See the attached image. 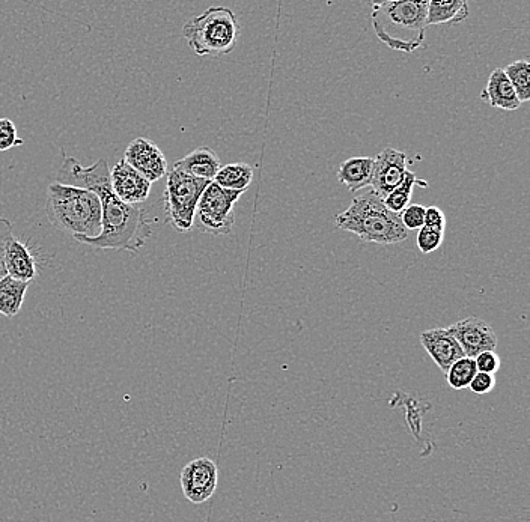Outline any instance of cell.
<instances>
[{
    "label": "cell",
    "instance_id": "obj_1",
    "mask_svg": "<svg viewBox=\"0 0 530 522\" xmlns=\"http://www.w3.org/2000/svg\"><path fill=\"white\" fill-rule=\"evenodd\" d=\"M64 154L55 183L94 192L101 201V232L95 238H76L79 243L101 250H127L136 253L153 237V223L142 207H131L116 198L110 184L106 158L83 167Z\"/></svg>",
    "mask_w": 530,
    "mask_h": 522
},
{
    "label": "cell",
    "instance_id": "obj_2",
    "mask_svg": "<svg viewBox=\"0 0 530 522\" xmlns=\"http://www.w3.org/2000/svg\"><path fill=\"white\" fill-rule=\"evenodd\" d=\"M428 2L389 0L372 5V28L381 43L396 52L412 53L424 44Z\"/></svg>",
    "mask_w": 530,
    "mask_h": 522
},
{
    "label": "cell",
    "instance_id": "obj_3",
    "mask_svg": "<svg viewBox=\"0 0 530 522\" xmlns=\"http://www.w3.org/2000/svg\"><path fill=\"white\" fill-rule=\"evenodd\" d=\"M46 214L55 228L74 238H95L101 232V201L94 192L52 183L47 189Z\"/></svg>",
    "mask_w": 530,
    "mask_h": 522
},
{
    "label": "cell",
    "instance_id": "obj_4",
    "mask_svg": "<svg viewBox=\"0 0 530 522\" xmlns=\"http://www.w3.org/2000/svg\"><path fill=\"white\" fill-rule=\"evenodd\" d=\"M336 226L365 243L398 244L409 237L400 214L387 210L383 199L372 190L356 196L350 207L336 216Z\"/></svg>",
    "mask_w": 530,
    "mask_h": 522
},
{
    "label": "cell",
    "instance_id": "obj_5",
    "mask_svg": "<svg viewBox=\"0 0 530 522\" xmlns=\"http://www.w3.org/2000/svg\"><path fill=\"white\" fill-rule=\"evenodd\" d=\"M240 25L229 8L211 7L187 20L183 37L198 56L228 55L237 44Z\"/></svg>",
    "mask_w": 530,
    "mask_h": 522
},
{
    "label": "cell",
    "instance_id": "obj_6",
    "mask_svg": "<svg viewBox=\"0 0 530 522\" xmlns=\"http://www.w3.org/2000/svg\"><path fill=\"white\" fill-rule=\"evenodd\" d=\"M213 183V181H211ZM208 181L190 177L181 170L172 169L166 178L165 193H163V210L166 222L180 232L186 234L195 226L196 208L202 193L207 189Z\"/></svg>",
    "mask_w": 530,
    "mask_h": 522
},
{
    "label": "cell",
    "instance_id": "obj_7",
    "mask_svg": "<svg viewBox=\"0 0 530 522\" xmlns=\"http://www.w3.org/2000/svg\"><path fill=\"white\" fill-rule=\"evenodd\" d=\"M243 192L222 189L210 183L202 193L196 208L195 225L205 234L228 235L234 228V208Z\"/></svg>",
    "mask_w": 530,
    "mask_h": 522
},
{
    "label": "cell",
    "instance_id": "obj_8",
    "mask_svg": "<svg viewBox=\"0 0 530 522\" xmlns=\"http://www.w3.org/2000/svg\"><path fill=\"white\" fill-rule=\"evenodd\" d=\"M181 489L193 504H202L213 497L219 482V468L210 458H196L181 471Z\"/></svg>",
    "mask_w": 530,
    "mask_h": 522
},
{
    "label": "cell",
    "instance_id": "obj_9",
    "mask_svg": "<svg viewBox=\"0 0 530 522\" xmlns=\"http://www.w3.org/2000/svg\"><path fill=\"white\" fill-rule=\"evenodd\" d=\"M409 173V158L398 149L386 148L374 157V172H372V192L378 198L384 199L396 187L403 183Z\"/></svg>",
    "mask_w": 530,
    "mask_h": 522
},
{
    "label": "cell",
    "instance_id": "obj_10",
    "mask_svg": "<svg viewBox=\"0 0 530 522\" xmlns=\"http://www.w3.org/2000/svg\"><path fill=\"white\" fill-rule=\"evenodd\" d=\"M124 160L151 184L168 175V160L153 140L138 137L128 143Z\"/></svg>",
    "mask_w": 530,
    "mask_h": 522
},
{
    "label": "cell",
    "instance_id": "obj_11",
    "mask_svg": "<svg viewBox=\"0 0 530 522\" xmlns=\"http://www.w3.org/2000/svg\"><path fill=\"white\" fill-rule=\"evenodd\" d=\"M448 330L461 346L464 356L470 359L497 348V336L491 325L475 316L455 322Z\"/></svg>",
    "mask_w": 530,
    "mask_h": 522
},
{
    "label": "cell",
    "instance_id": "obj_12",
    "mask_svg": "<svg viewBox=\"0 0 530 522\" xmlns=\"http://www.w3.org/2000/svg\"><path fill=\"white\" fill-rule=\"evenodd\" d=\"M110 184L119 201L131 207H139L150 196V181L145 180L141 173L136 172L127 161L121 160L110 169Z\"/></svg>",
    "mask_w": 530,
    "mask_h": 522
},
{
    "label": "cell",
    "instance_id": "obj_13",
    "mask_svg": "<svg viewBox=\"0 0 530 522\" xmlns=\"http://www.w3.org/2000/svg\"><path fill=\"white\" fill-rule=\"evenodd\" d=\"M421 343L428 356L445 374L457 360L466 357L448 328H433V330L424 331L421 334Z\"/></svg>",
    "mask_w": 530,
    "mask_h": 522
},
{
    "label": "cell",
    "instance_id": "obj_14",
    "mask_svg": "<svg viewBox=\"0 0 530 522\" xmlns=\"http://www.w3.org/2000/svg\"><path fill=\"white\" fill-rule=\"evenodd\" d=\"M5 270L7 276L19 282L31 283L37 277V259L29 247L14 235L5 252Z\"/></svg>",
    "mask_w": 530,
    "mask_h": 522
},
{
    "label": "cell",
    "instance_id": "obj_15",
    "mask_svg": "<svg viewBox=\"0 0 530 522\" xmlns=\"http://www.w3.org/2000/svg\"><path fill=\"white\" fill-rule=\"evenodd\" d=\"M220 167H222V163H220V158L217 157L216 152L208 148V146H199L195 151L187 154L186 157L175 161L172 169L181 170V172L187 173L190 177L211 183L216 178Z\"/></svg>",
    "mask_w": 530,
    "mask_h": 522
},
{
    "label": "cell",
    "instance_id": "obj_16",
    "mask_svg": "<svg viewBox=\"0 0 530 522\" xmlns=\"http://www.w3.org/2000/svg\"><path fill=\"white\" fill-rule=\"evenodd\" d=\"M481 98L494 109L508 110V112L517 110L521 106L517 94H515L514 88H512L511 82H509L502 68L491 71L487 86L481 92Z\"/></svg>",
    "mask_w": 530,
    "mask_h": 522
},
{
    "label": "cell",
    "instance_id": "obj_17",
    "mask_svg": "<svg viewBox=\"0 0 530 522\" xmlns=\"http://www.w3.org/2000/svg\"><path fill=\"white\" fill-rule=\"evenodd\" d=\"M372 172H374V157L348 158L339 166L338 180L351 193H356L371 186Z\"/></svg>",
    "mask_w": 530,
    "mask_h": 522
},
{
    "label": "cell",
    "instance_id": "obj_18",
    "mask_svg": "<svg viewBox=\"0 0 530 522\" xmlns=\"http://www.w3.org/2000/svg\"><path fill=\"white\" fill-rule=\"evenodd\" d=\"M469 14V5L464 0H433L428 2L427 26L461 23Z\"/></svg>",
    "mask_w": 530,
    "mask_h": 522
},
{
    "label": "cell",
    "instance_id": "obj_19",
    "mask_svg": "<svg viewBox=\"0 0 530 522\" xmlns=\"http://www.w3.org/2000/svg\"><path fill=\"white\" fill-rule=\"evenodd\" d=\"M28 288L29 283L19 282L10 276L0 279V315L7 318L19 315Z\"/></svg>",
    "mask_w": 530,
    "mask_h": 522
},
{
    "label": "cell",
    "instance_id": "obj_20",
    "mask_svg": "<svg viewBox=\"0 0 530 522\" xmlns=\"http://www.w3.org/2000/svg\"><path fill=\"white\" fill-rule=\"evenodd\" d=\"M253 180L252 166L246 163H232L220 167L214 183L232 192H246Z\"/></svg>",
    "mask_w": 530,
    "mask_h": 522
},
{
    "label": "cell",
    "instance_id": "obj_21",
    "mask_svg": "<svg viewBox=\"0 0 530 522\" xmlns=\"http://www.w3.org/2000/svg\"><path fill=\"white\" fill-rule=\"evenodd\" d=\"M415 186L428 187V184L425 183V181L419 180V178L416 177V173L410 172L409 170L403 183L383 199L387 210H390L395 214L403 213V211L410 205L413 187Z\"/></svg>",
    "mask_w": 530,
    "mask_h": 522
},
{
    "label": "cell",
    "instance_id": "obj_22",
    "mask_svg": "<svg viewBox=\"0 0 530 522\" xmlns=\"http://www.w3.org/2000/svg\"><path fill=\"white\" fill-rule=\"evenodd\" d=\"M506 77L511 82L515 94H517L518 101L521 104L527 103L530 100V65L527 59L512 62L511 65L505 68Z\"/></svg>",
    "mask_w": 530,
    "mask_h": 522
},
{
    "label": "cell",
    "instance_id": "obj_23",
    "mask_svg": "<svg viewBox=\"0 0 530 522\" xmlns=\"http://www.w3.org/2000/svg\"><path fill=\"white\" fill-rule=\"evenodd\" d=\"M476 374H478V369H476L475 359L463 357V359L457 360L445 375L451 389L463 390L469 389Z\"/></svg>",
    "mask_w": 530,
    "mask_h": 522
},
{
    "label": "cell",
    "instance_id": "obj_24",
    "mask_svg": "<svg viewBox=\"0 0 530 522\" xmlns=\"http://www.w3.org/2000/svg\"><path fill=\"white\" fill-rule=\"evenodd\" d=\"M25 145V140L17 133L16 124L11 119L0 118V152Z\"/></svg>",
    "mask_w": 530,
    "mask_h": 522
},
{
    "label": "cell",
    "instance_id": "obj_25",
    "mask_svg": "<svg viewBox=\"0 0 530 522\" xmlns=\"http://www.w3.org/2000/svg\"><path fill=\"white\" fill-rule=\"evenodd\" d=\"M443 235H445V232L436 231V229L427 228V226L419 229L418 241H416L419 250H421L424 255L436 252V250L442 246Z\"/></svg>",
    "mask_w": 530,
    "mask_h": 522
},
{
    "label": "cell",
    "instance_id": "obj_26",
    "mask_svg": "<svg viewBox=\"0 0 530 522\" xmlns=\"http://www.w3.org/2000/svg\"><path fill=\"white\" fill-rule=\"evenodd\" d=\"M400 217L407 231H419V229L424 228L425 207L424 205L410 204L400 214Z\"/></svg>",
    "mask_w": 530,
    "mask_h": 522
},
{
    "label": "cell",
    "instance_id": "obj_27",
    "mask_svg": "<svg viewBox=\"0 0 530 522\" xmlns=\"http://www.w3.org/2000/svg\"><path fill=\"white\" fill-rule=\"evenodd\" d=\"M13 225L10 220L0 217V279L7 276L5 270V252H7L8 243L13 238Z\"/></svg>",
    "mask_w": 530,
    "mask_h": 522
},
{
    "label": "cell",
    "instance_id": "obj_28",
    "mask_svg": "<svg viewBox=\"0 0 530 522\" xmlns=\"http://www.w3.org/2000/svg\"><path fill=\"white\" fill-rule=\"evenodd\" d=\"M475 365L478 372L494 375L499 372L502 362H500V357L497 356L496 351H485V353L475 357Z\"/></svg>",
    "mask_w": 530,
    "mask_h": 522
},
{
    "label": "cell",
    "instance_id": "obj_29",
    "mask_svg": "<svg viewBox=\"0 0 530 522\" xmlns=\"http://www.w3.org/2000/svg\"><path fill=\"white\" fill-rule=\"evenodd\" d=\"M494 387H496V377H494V375L478 372V374L473 377L469 389L472 390L475 395H488V393L493 392Z\"/></svg>",
    "mask_w": 530,
    "mask_h": 522
},
{
    "label": "cell",
    "instance_id": "obj_30",
    "mask_svg": "<svg viewBox=\"0 0 530 522\" xmlns=\"http://www.w3.org/2000/svg\"><path fill=\"white\" fill-rule=\"evenodd\" d=\"M424 226L427 228L436 229V231L445 232L446 216L440 208L428 207L425 208Z\"/></svg>",
    "mask_w": 530,
    "mask_h": 522
}]
</instances>
